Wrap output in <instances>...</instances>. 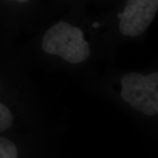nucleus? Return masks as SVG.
<instances>
[{"instance_id": "1", "label": "nucleus", "mask_w": 158, "mask_h": 158, "mask_svg": "<svg viewBox=\"0 0 158 158\" xmlns=\"http://www.w3.org/2000/svg\"><path fill=\"white\" fill-rule=\"evenodd\" d=\"M60 12L62 16L45 31L41 48L45 54L60 57L69 64L84 62L91 56V47L84 29L75 22L76 8Z\"/></svg>"}, {"instance_id": "2", "label": "nucleus", "mask_w": 158, "mask_h": 158, "mask_svg": "<svg viewBox=\"0 0 158 158\" xmlns=\"http://www.w3.org/2000/svg\"><path fill=\"white\" fill-rule=\"evenodd\" d=\"M158 13V0H109L99 13L116 23L120 35L141 36L149 28Z\"/></svg>"}, {"instance_id": "3", "label": "nucleus", "mask_w": 158, "mask_h": 158, "mask_svg": "<svg viewBox=\"0 0 158 158\" xmlns=\"http://www.w3.org/2000/svg\"><path fill=\"white\" fill-rule=\"evenodd\" d=\"M122 98L147 116L158 113V73L142 76L129 73L122 78Z\"/></svg>"}, {"instance_id": "4", "label": "nucleus", "mask_w": 158, "mask_h": 158, "mask_svg": "<svg viewBox=\"0 0 158 158\" xmlns=\"http://www.w3.org/2000/svg\"><path fill=\"white\" fill-rule=\"evenodd\" d=\"M43 0H0V23L19 27L44 14Z\"/></svg>"}, {"instance_id": "5", "label": "nucleus", "mask_w": 158, "mask_h": 158, "mask_svg": "<svg viewBox=\"0 0 158 158\" xmlns=\"http://www.w3.org/2000/svg\"><path fill=\"white\" fill-rule=\"evenodd\" d=\"M108 0H51L45 5L44 13H55L64 10L82 8L88 10L89 6L101 8Z\"/></svg>"}, {"instance_id": "6", "label": "nucleus", "mask_w": 158, "mask_h": 158, "mask_svg": "<svg viewBox=\"0 0 158 158\" xmlns=\"http://www.w3.org/2000/svg\"><path fill=\"white\" fill-rule=\"evenodd\" d=\"M0 158H18L16 146L3 136H0Z\"/></svg>"}, {"instance_id": "7", "label": "nucleus", "mask_w": 158, "mask_h": 158, "mask_svg": "<svg viewBox=\"0 0 158 158\" xmlns=\"http://www.w3.org/2000/svg\"><path fill=\"white\" fill-rule=\"evenodd\" d=\"M13 123V116L7 106L0 102V133L10 128Z\"/></svg>"}]
</instances>
